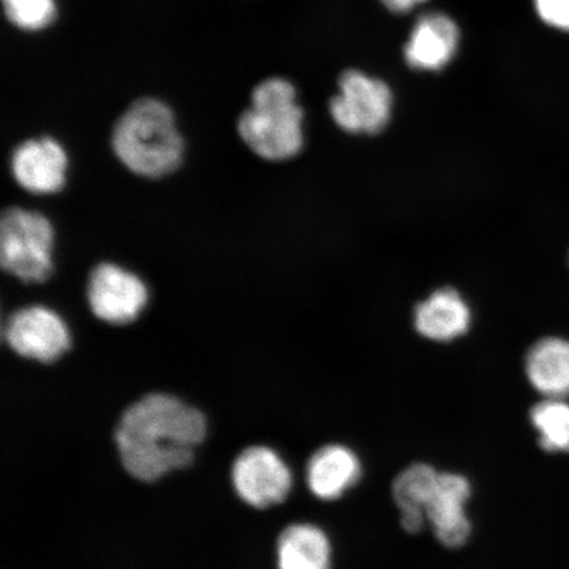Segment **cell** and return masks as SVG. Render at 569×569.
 Here are the masks:
<instances>
[{
	"mask_svg": "<svg viewBox=\"0 0 569 569\" xmlns=\"http://www.w3.org/2000/svg\"><path fill=\"white\" fill-rule=\"evenodd\" d=\"M361 476L356 453L345 446L330 445L311 455L306 466V481L311 493L320 500H338L350 490Z\"/></svg>",
	"mask_w": 569,
	"mask_h": 569,
	"instance_id": "7c38bea8",
	"label": "cell"
},
{
	"mask_svg": "<svg viewBox=\"0 0 569 569\" xmlns=\"http://www.w3.org/2000/svg\"><path fill=\"white\" fill-rule=\"evenodd\" d=\"M230 480L234 496L256 510H267L287 501L293 488L288 462L272 447L251 445L233 458Z\"/></svg>",
	"mask_w": 569,
	"mask_h": 569,
	"instance_id": "5b68a950",
	"label": "cell"
},
{
	"mask_svg": "<svg viewBox=\"0 0 569 569\" xmlns=\"http://www.w3.org/2000/svg\"><path fill=\"white\" fill-rule=\"evenodd\" d=\"M87 301L92 316L101 322L126 327L137 322L147 309L149 291L137 273L103 261L91 269Z\"/></svg>",
	"mask_w": 569,
	"mask_h": 569,
	"instance_id": "ba28073f",
	"label": "cell"
},
{
	"mask_svg": "<svg viewBox=\"0 0 569 569\" xmlns=\"http://www.w3.org/2000/svg\"><path fill=\"white\" fill-rule=\"evenodd\" d=\"M3 340L21 359L52 366L71 350L66 320L48 306L30 305L12 311L3 323Z\"/></svg>",
	"mask_w": 569,
	"mask_h": 569,
	"instance_id": "8992f818",
	"label": "cell"
},
{
	"mask_svg": "<svg viewBox=\"0 0 569 569\" xmlns=\"http://www.w3.org/2000/svg\"><path fill=\"white\" fill-rule=\"evenodd\" d=\"M10 169L13 180L28 193L53 196L66 188L69 156L54 138H32L13 149Z\"/></svg>",
	"mask_w": 569,
	"mask_h": 569,
	"instance_id": "9c48e42d",
	"label": "cell"
},
{
	"mask_svg": "<svg viewBox=\"0 0 569 569\" xmlns=\"http://www.w3.org/2000/svg\"><path fill=\"white\" fill-rule=\"evenodd\" d=\"M237 128L241 141L260 159H295L302 151L305 137L303 110L293 83L277 77L259 83Z\"/></svg>",
	"mask_w": 569,
	"mask_h": 569,
	"instance_id": "3957f363",
	"label": "cell"
},
{
	"mask_svg": "<svg viewBox=\"0 0 569 569\" xmlns=\"http://www.w3.org/2000/svg\"><path fill=\"white\" fill-rule=\"evenodd\" d=\"M545 23L569 32V0H533Z\"/></svg>",
	"mask_w": 569,
	"mask_h": 569,
	"instance_id": "d6986e66",
	"label": "cell"
},
{
	"mask_svg": "<svg viewBox=\"0 0 569 569\" xmlns=\"http://www.w3.org/2000/svg\"><path fill=\"white\" fill-rule=\"evenodd\" d=\"M526 373L531 386L546 398L569 396V341L545 338L526 356Z\"/></svg>",
	"mask_w": 569,
	"mask_h": 569,
	"instance_id": "9a60e30c",
	"label": "cell"
},
{
	"mask_svg": "<svg viewBox=\"0 0 569 569\" xmlns=\"http://www.w3.org/2000/svg\"><path fill=\"white\" fill-rule=\"evenodd\" d=\"M471 319V309L453 288L433 291L415 310L416 330L433 341H451L465 336Z\"/></svg>",
	"mask_w": 569,
	"mask_h": 569,
	"instance_id": "4fadbf2b",
	"label": "cell"
},
{
	"mask_svg": "<svg viewBox=\"0 0 569 569\" xmlns=\"http://www.w3.org/2000/svg\"><path fill=\"white\" fill-rule=\"evenodd\" d=\"M469 495L471 486L466 478L455 473H439L427 503L426 518L439 542L448 549H459L471 536V522L466 515Z\"/></svg>",
	"mask_w": 569,
	"mask_h": 569,
	"instance_id": "30bf717a",
	"label": "cell"
},
{
	"mask_svg": "<svg viewBox=\"0 0 569 569\" xmlns=\"http://www.w3.org/2000/svg\"><path fill=\"white\" fill-rule=\"evenodd\" d=\"M380 2L391 12L405 13L416 9L417 6L422 4L426 0H380Z\"/></svg>",
	"mask_w": 569,
	"mask_h": 569,
	"instance_id": "ffe728a7",
	"label": "cell"
},
{
	"mask_svg": "<svg viewBox=\"0 0 569 569\" xmlns=\"http://www.w3.org/2000/svg\"><path fill=\"white\" fill-rule=\"evenodd\" d=\"M111 148L134 176L161 180L180 169L187 146L172 109L160 99L144 97L113 124Z\"/></svg>",
	"mask_w": 569,
	"mask_h": 569,
	"instance_id": "7a4b0ae2",
	"label": "cell"
},
{
	"mask_svg": "<svg viewBox=\"0 0 569 569\" xmlns=\"http://www.w3.org/2000/svg\"><path fill=\"white\" fill-rule=\"evenodd\" d=\"M54 229L44 213L11 206L0 217V266L24 283L53 274Z\"/></svg>",
	"mask_w": 569,
	"mask_h": 569,
	"instance_id": "277c9868",
	"label": "cell"
},
{
	"mask_svg": "<svg viewBox=\"0 0 569 569\" xmlns=\"http://www.w3.org/2000/svg\"><path fill=\"white\" fill-rule=\"evenodd\" d=\"M276 559L279 569H330L329 537L318 526L291 523L277 538Z\"/></svg>",
	"mask_w": 569,
	"mask_h": 569,
	"instance_id": "5bb4252c",
	"label": "cell"
},
{
	"mask_svg": "<svg viewBox=\"0 0 569 569\" xmlns=\"http://www.w3.org/2000/svg\"><path fill=\"white\" fill-rule=\"evenodd\" d=\"M208 436L204 412L162 390L148 391L128 403L112 432L123 471L146 486L187 471Z\"/></svg>",
	"mask_w": 569,
	"mask_h": 569,
	"instance_id": "6da1fadb",
	"label": "cell"
},
{
	"mask_svg": "<svg viewBox=\"0 0 569 569\" xmlns=\"http://www.w3.org/2000/svg\"><path fill=\"white\" fill-rule=\"evenodd\" d=\"M530 419L547 452H569V405L563 398H546L531 409Z\"/></svg>",
	"mask_w": 569,
	"mask_h": 569,
	"instance_id": "e0dca14e",
	"label": "cell"
},
{
	"mask_svg": "<svg viewBox=\"0 0 569 569\" xmlns=\"http://www.w3.org/2000/svg\"><path fill=\"white\" fill-rule=\"evenodd\" d=\"M459 46V28L451 18L430 12L419 18L405 47V60L417 70L437 71L453 59Z\"/></svg>",
	"mask_w": 569,
	"mask_h": 569,
	"instance_id": "8fae6325",
	"label": "cell"
},
{
	"mask_svg": "<svg viewBox=\"0 0 569 569\" xmlns=\"http://www.w3.org/2000/svg\"><path fill=\"white\" fill-rule=\"evenodd\" d=\"M7 19L26 31H40L52 23L54 0H2Z\"/></svg>",
	"mask_w": 569,
	"mask_h": 569,
	"instance_id": "ac0fdd59",
	"label": "cell"
},
{
	"mask_svg": "<svg viewBox=\"0 0 569 569\" xmlns=\"http://www.w3.org/2000/svg\"><path fill=\"white\" fill-rule=\"evenodd\" d=\"M393 96L386 82L347 70L339 78V92L331 99L330 113L341 130L352 134H376L389 124Z\"/></svg>",
	"mask_w": 569,
	"mask_h": 569,
	"instance_id": "52a82bcc",
	"label": "cell"
},
{
	"mask_svg": "<svg viewBox=\"0 0 569 569\" xmlns=\"http://www.w3.org/2000/svg\"><path fill=\"white\" fill-rule=\"evenodd\" d=\"M439 472L431 466L412 465L405 469L393 482V498L401 511L405 531L417 533L427 525L426 508Z\"/></svg>",
	"mask_w": 569,
	"mask_h": 569,
	"instance_id": "2e32d148",
	"label": "cell"
}]
</instances>
